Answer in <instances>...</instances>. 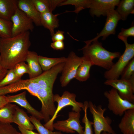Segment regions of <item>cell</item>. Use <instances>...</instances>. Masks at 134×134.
<instances>
[{
    "label": "cell",
    "instance_id": "6da1fadb",
    "mask_svg": "<svg viewBox=\"0 0 134 134\" xmlns=\"http://www.w3.org/2000/svg\"><path fill=\"white\" fill-rule=\"evenodd\" d=\"M30 33L0 38V65L5 68L13 69L17 64L25 61L31 45Z\"/></svg>",
    "mask_w": 134,
    "mask_h": 134
},
{
    "label": "cell",
    "instance_id": "7a4b0ae2",
    "mask_svg": "<svg viewBox=\"0 0 134 134\" xmlns=\"http://www.w3.org/2000/svg\"><path fill=\"white\" fill-rule=\"evenodd\" d=\"M81 50L84 59L90 62L92 66H97L107 70L114 65L113 60L121 56L119 52H111L107 50L98 40L86 44Z\"/></svg>",
    "mask_w": 134,
    "mask_h": 134
},
{
    "label": "cell",
    "instance_id": "3957f363",
    "mask_svg": "<svg viewBox=\"0 0 134 134\" xmlns=\"http://www.w3.org/2000/svg\"><path fill=\"white\" fill-rule=\"evenodd\" d=\"M76 95L74 93L67 91L64 92L60 96L58 94L53 95L54 101L58 103V106L55 112L51 119L44 125V127L51 131L54 130V121L57 117L59 112L63 108L68 105L72 107L73 111L80 112L83 109L84 104L82 102H78L76 100Z\"/></svg>",
    "mask_w": 134,
    "mask_h": 134
},
{
    "label": "cell",
    "instance_id": "277c9868",
    "mask_svg": "<svg viewBox=\"0 0 134 134\" xmlns=\"http://www.w3.org/2000/svg\"><path fill=\"white\" fill-rule=\"evenodd\" d=\"M88 108L93 116L94 134H101L103 132L116 134L111 125V119L104 116L106 108H103L100 105L96 106L90 101L88 102Z\"/></svg>",
    "mask_w": 134,
    "mask_h": 134
},
{
    "label": "cell",
    "instance_id": "5b68a950",
    "mask_svg": "<svg viewBox=\"0 0 134 134\" xmlns=\"http://www.w3.org/2000/svg\"><path fill=\"white\" fill-rule=\"evenodd\" d=\"M125 44V50L117 62L104 73L107 80L118 79L124 69L134 56V44H129L127 39L122 40Z\"/></svg>",
    "mask_w": 134,
    "mask_h": 134
},
{
    "label": "cell",
    "instance_id": "8992f818",
    "mask_svg": "<svg viewBox=\"0 0 134 134\" xmlns=\"http://www.w3.org/2000/svg\"><path fill=\"white\" fill-rule=\"evenodd\" d=\"M104 95L108 100V108L115 115L121 116L126 110L134 108V103L122 98L114 88L105 91Z\"/></svg>",
    "mask_w": 134,
    "mask_h": 134
},
{
    "label": "cell",
    "instance_id": "52a82bcc",
    "mask_svg": "<svg viewBox=\"0 0 134 134\" xmlns=\"http://www.w3.org/2000/svg\"><path fill=\"white\" fill-rule=\"evenodd\" d=\"M83 60V57H79L73 51L69 54L62 71L60 78L61 86H67L72 79L75 78L78 68Z\"/></svg>",
    "mask_w": 134,
    "mask_h": 134
},
{
    "label": "cell",
    "instance_id": "ba28073f",
    "mask_svg": "<svg viewBox=\"0 0 134 134\" xmlns=\"http://www.w3.org/2000/svg\"><path fill=\"white\" fill-rule=\"evenodd\" d=\"M104 84L116 89L123 99L134 103V75L128 80L121 79L107 80Z\"/></svg>",
    "mask_w": 134,
    "mask_h": 134
},
{
    "label": "cell",
    "instance_id": "9c48e42d",
    "mask_svg": "<svg viewBox=\"0 0 134 134\" xmlns=\"http://www.w3.org/2000/svg\"><path fill=\"white\" fill-rule=\"evenodd\" d=\"M80 112L73 111L69 112L68 118L54 123V128L67 133H73L76 131L78 134H83L84 127L80 124Z\"/></svg>",
    "mask_w": 134,
    "mask_h": 134
},
{
    "label": "cell",
    "instance_id": "30bf717a",
    "mask_svg": "<svg viewBox=\"0 0 134 134\" xmlns=\"http://www.w3.org/2000/svg\"><path fill=\"white\" fill-rule=\"evenodd\" d=\"M12 23L11 37H13L34 29L33 22L24 12L18 8L11 17Z\"/></svg>",
    "mask_w": 134,
    "mask_h": 134
},
{
    "label": "cell",
    "instance_id": "8fae6325",
    "mask_svg": "<svg viewBox=\"0 0 134 134\" xmlns=\"http://www.w3.org/2000/svg\"><path fill=\"white\" fill-rule=\"evenodd\" d=\"M65 63L55 65L34 78L40 88L52 91L54 82L58 74L62 72Z\"/></svg>",
    "mask_w": 134,
    "mask_h": 134
},
{
    "label": "cell",
    "instance_id": "7c38bea8",
    "mask_svg": "<svg viewBox=\"0 0 134 134\" xmlns=\"http://www.w3.org/2000/svg\"><path fill=\"white\" fill-rule=\"evenodd\" d=\"M53 95L52 91L41 88L37 93V98L42 104L40 112L46 122L50 120L51 117L53 116L56 109L53 100Z\"/></svg>",
    "mask_w": 134,
    "mask_h": 134
},
{
    "label": "cell",
    "instance_id": "4fadbf2b",
    "mask_svg": "<svg viewBox=\"0 0 134 134\" xmlns=\"http://www.w3.org/2000/svg\"><path fill=\"white\" fill-rule=\"evenodd\" d=\"M106 16V22L103 29L93 38L84 41L86 44H89L94 41L98 40L101 37H102V40H104L109 35L115 34L116 29L118 22L121 20L120 16L115 10L113 9L109 11Z\"/></svg>",
    "mask_w": 134,
    "mask_h": 134
},
{
    "label": "cell",
    "instance_id": "5bb4252c",
    "mask_svg": "<svg viewBox=\"0 0 134 134\" xmlns=\"http://www.w3.org/2000/svg\"><path fill=\"white\" fill-rule=\"evenodd\" d=\"M120 1L119 0H91L90 14L93 17L106 16L109 11L115 9Z\"/></svg>",
    "mask_w": 134,
    "mask_h": 134
},
{
    "label": "cell",
    "instance_id": "9a60e30c",
    "mask_svg": "<svg viewBox=\"0 0 134 134\" xmlns=\"http://www.w3.org/2000/svg\"><path fill=\"white\" fill-rule=\"evenodd\" d=\"M26 92L24 91L14 95L7 96L9 102L16 103L26 109L28 112L39 120L44 119V117L40 112L37 111L30 104L26 97Z\"/></svg>",
    "mask_w": 134,
    "mask_h": 134
},
{
    "label": "cell",
    "instance_id": "2e32d148",
    "mask_svg": "<svg viewBox=\"0 0 134 134\" xmlns=\"http://www.w3.org/2000/svg\"><path fill=\"white\" fill-rule=\"evenodd\" d=\"M18 8L24 12L37 26H41L40 13L36 9L32 0H19L17 1Z\"/></svg>",
    "mask_w": 134,
    "mask_h": 134
},
{
    "label": "cell",
    "instance_id": "e0dca14e",
    "mask_svg": "<svg viewBox=\"0 0 134 134\" xmlns=\"http://www.w3.org/2000/svg\"><path fill=\"white\" fill-rule=\"evenodd\" d=\"M118 125L123 134H134V108L126 110Z\"/></svg>",
    "mask_w": 134,
    "mask_h": 134
},
{
    "label": "cell",
    "instance_id": "ac0fdd59",
    "mask_svg": "<svg viewBox=\"0 0 134 134\" xmlns=\"http://www.w3.org/2000/svg\"><path fill=\"white\" fill-rule=\"evenodd\" d=\"M37 54L33 51H29L25 61L28 63L29 69L28 74L30 79H33L42 73V70L39 63Z\"/></svg>",
    "mask_w": 134,
    "mask_h": 134
},
{
    "label": "cell",
    "instance_id": "d6986e66",
    "mask_svg": "<svg viewBox=\"0 0 134 134\" xmlns=\"http://www.w3.org/2000/svg\"><path fill=\"white\" fill-rule=\"evenodd\" d=\"M12 123L16 124L18 127L24 129L33 131L35 129L30 121V117L23 109L17 105L15 108Z\"/></svg>",
    "mask_w": 134,
    "mask_h": 134
},
{
    "label": "cell",
    "instance_id": "ffe728a7",
    "mask_svg": "<svg viewBox=\"0 0 134 134\" xmlns=\"http://www.w3.org/2000/svg\"><path fill=\"white\" fill-rule=\"evenodd\" d=\"M17 0H0V17L10 20L18 8Z\"/></svg>",
    "mask_w": 134,
    "mask_h": 134
},
{
    "label": "cell",
    "instance_id": "44dd1931",
    "mask_svg": "<svg viewBox=\"0 0 134 134\" xmlns=\"http://www.w3.org/2000/svg\"><path fill=\"white\" fill-rule=\"evenodd\" d=\"M59 14H54L49 11L40 14L41 25L49 30L51 36L55 33L54 29L59 26V20L57 17Z\"/></svg>",
    "mask_w": 134,
    "mask_h": 134
},
{
    "label": "cell",
    "instance_id": "7402d4cb",
    "mask_svg": "<svg viewBox=\"0 0 134 134\" xmlns=\"http://www.w3.org/2000/svg\"><path fill=\"white\" fill-rule=\"evenodd\" d=\"M64 0H32L36 10L40 14L53 11Z\"/></svg>",
    "mask_w": 134,
    "mask_h": 134
},
{
    "label": "cell",
    "instance_id": "603a6c76",
    "mask_svg": "<svg viewBox=\"0 0 134 134\" xmlns=\"http://www.w3.org/2000/svg\"><path fill=\"white\" fill-rule=\"evenodd\" d=\"M115 10L121 20L125 21L130 13L134 14V0H122L120 1Z\"/></svg>",
    "mask_w": 134,
    "mask_h": 134
},
{
    "label": "cell",
    "instance_id": "cb8c5ba5",
    "mask_svg": "<svg viewBox=\"0 0 134 134\" xmlns=\"http://www.w3.org/2000/svg\"><path fill=\"white\" fill-rule=\"evenodd\" d=\"M78 67L75 78L81 82L86 81L90 77V70L92 66L91 62L84 59Z\"/></svg>",
    "mask_w": 134,
    "mask_h": 134
},
{
    "label": "cell",
    "instance_id": "d4e9b609",
    "mask_svg": "<svg viewBox=\"0 0 134 134\" xmlns=\"http://www.w3.org/2000/svg\"><path fill=\"white\" fill-rule=\"evenodd\" d=\"M66 58L63 57L58 58H50L38 56V60L42 70H47L55 65L60 63H65Z\"/></svg>",
    "mask_w": 134,
    "mask_h": 134
},
{
    "label": "cell",
    "instance_id": "484cf974",
    "mask_svg": "<svg viewBox=\"0 0 134 134\" xmlns=\"http://www.w3.org/2000/svg\"><path fill=\"white\" fill-rule=\"evenodd\" d=\"M16 105L9 103L0 108V122L5 123H12Z\"/></svg>",
    "mask_w": 134,
    "mask_h": 134
},
{
    "label": "cell",
    "instance_id": "4316f807",
    "mask_svg": "<svg viewBox=\"0 0 134 134\" xmlns=\"http://www.w3.org/2000/svg\"><path fill=\"white\" fill-rule=\"evenodd\" d=\"M91 2V0H64L59 6L68 5H73L75 8L72 12L78 14L83 9L89 8Z\"/></svg>",
    "mask_w": 134,
    "mask_h": 134
},
{
    "label": "cell",
    "instance_id": "83f0119b",
    "mask_svg": "<svg viewBox=\"0 0 134 134\" xmlns=\"http://www.w3.org/2000/svg\"><path fill=\"white\" fill-rule=\"evenodd\" d=\"M12 23L11 20L0 17V38H5L11 37Z\"/></svg>",
    "mask_w": 134,
    "mask_h": 134
},
{
    "label": "cell",
    "instance_id": "f1b7e54d",
    "mask_svg": "<svg viewBox=\"0 0 134 134\" xmlns=\"http://www.w3.org/2000/svg\"><path fill=\"white\" fill-rule=\"evenodd\" d=\"M31 121L39 134H63L60 132H53L48 129L40 123V120L33 116H30Z\"/></svg>",
    "mask_w": 134,
    "mask_h": 134
},
{
    "label": "cell",
    "instance_id": "f546056e",
    "mask_svg": "<svg viewBox=\"0 0 134 134\" xmlns=\"http://www.w3.org/2000/svg\"><path fill=\"white\" fill-rule=\"evenodd\" d=\"M21 79L15 73L13 69L8 70L5 77L0 82V87L15 83Z\"/></svg>",
    "mask_w": 134,
    "mask_h": 134
},
{
    "label": "cell",
    "instance_id": "4dcf8cb0",
    "mask_svg": "<svg viewBox=\"0 0 134 134\" xmlns=\"http://www.w3.org/2000/svg\"><path fill=\"white\" fill-rule=\"evenodd\" d=\"M83 104V107L82 109L84 112V115L82 119V122L84 124L85 128L83 134H93L92 127L93 122L89 120L87 116V111L88 108V102L85 101Z\"/></svg>",
    "mask_w": 134,
    "mask_h": 134
},
{
    "label": "cell",
    "instance_id": "1f68e13d",
    "mask_svg": "<svg viewBox=\"0 0 134 134\" xmlns=\"http://www.w3.org/2000/svg\"><path fill=\"white\" fill-rule=\"evenodd\" d=\"M134 75V58L129 62L122 72L121 76V79H129Z\"/></svg>",
    "mask_w": 134,
    "mask_h": 134
},
{
    "label": "cell",
    "instance_id": "d6a6232c",
    "mask_svg": "<svg viewBox=\"0 0 134 134\" xmlns=\"http://www.w3.org/2000/svg\"><path fill=\"white\" fill-rule=\"evenodd\" d=\"M13 69L15 74L20 78L24 74L29 73L28 65L24 62L17 64Z\"/></svg>",
    "mask_w": 134,
    "mask_h": 134
},
{
    "label": "cell",
    "instance_id": "836d02e7",
    "mask_svg": "<svg viewBox=\"0 0 134 134\" xmlns=\"http://www.w3.org/2000/svg\"><path fill=\"white\" fill-rule=\"evenodd\" d=\"M0 134H22L18 131L10 123L0 122Z\"/></svg>",
    "mask_w": 134,
    "mask_h": 134
},
{
    "label": "cell",
    "instance_id": "e575fe53",
    "mask_svg": "<svg viewBox=\"0 0 134 134\" xmlns=\"http://www.w3.org/2000/svg\"><path fill=\"white\" fill-rule=\"evenodd\" d=\"M129 36H134V25L130 28L127 29L122 28L121 32L118 35V37L119 39L121 38L127 39Z\"/></svg>",
    "mask_w": 134,
    "mask_h": 134
},
{
    "label": "cell",
    "instance_id": "d590c367",
    "mask_svg": "<svg viewBox=\"0 0 134 134\" xmlns=\"http://www.w3.org/2000/svg\"><path fill=\"white\" fill-rule=\"evenodd\" d=\"M64 32L61 30L58 31L51 36V39L53 42L56 41H63L65 39Z\"/></svg>",
    "mask_w": 134,
    "mask_h": 134
},
{
    "label": "cell",
    "instance_id": "8d00e7d4",
    "mask_svg": "<svg viewBox=\"0 0 134 134\" xmlns=\"http://www.w3.org/2000/svg\"><path fill=\"white\" fill-rule=\"evenodd\" d=\"M50 46L56 50H61L64 49L65 45L63 41H56L51 43Z\"/></svg>",
    "mask_w": 134,
    "mask_h": 134
},
{
    "label": "cell",
    "instance_id": "74e56055",
    "mask_svg": "<svg viewBox=\"0 0 134 134\" xmlns=\"http://www.w3.org/2000/svg\"><path fill=\"white\" fill-rule=\"evenodd\" d=\"M9 103L7 96L5 95L0 96V108L3 107Z\"/></svg>",
    "mask_w": 134,
    "mask_h": 134
},
{
    "label": "cell",
    "instance_id": "f35d334b",
    "mask_svg": "<svg viewBox=\"0 0 134 134\" xmlns=\"http://www.w3.org/2000/svg\"><path fill=\"white\" fill-rule=\"evenodd\" d=\"M8 70L0 65V82L5 77Z\"/></svg>",
    "mask_w": 134,
    "mask_h": 134
},
{
    "label": "cell",
    "instance_id": "ab89813d",
    "mask_svg": "<svg viewBox=\"0 0 134 134\" xmlns=\"http://www.w3.org/2000/svg\"><path fill=\"white\" fill-rule=\"evenodd\" d=\"M18 127L22 134H39V133H36L32 130L24 129L18 126Z\"/></svg>",
    "mask_w": 134,
    "mask_h": 134
},
{
    "label": "cell",
    "instance_id": "60d3db41",
    "mask_svg": "<svg viewBox=\"0 0 134 134\" xmlns=\"http://www.w3.org/2000/svg\"><path fill=\"white\" fill-rule=\"evenodd\" d=\"M101 134H111L106 132H102L101 133Z\"/></svg>",
    "mask_w": 134,
    "mask_h": 134
},
{
    "label": "cell",
    "instance_id": "b9f144b4",
    "mask_svg": "<svg viewBox=\"0 0 134 134\" xmlns=\"http://www.w3.org/2000/svg\"></svg>",
    "mask_w": 134,
    "mask_h": 134
}]
</instances>
